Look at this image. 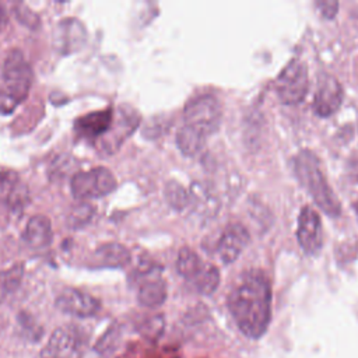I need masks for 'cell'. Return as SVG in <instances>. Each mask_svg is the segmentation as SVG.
Masks as SVG:
<instances>
[{"label": "cell", "mask_w": 358, "mask_h": 358, "mask_svg": "<svg viewBox=\"0 0 358 358\" xmlns=\"http://www.w3.org/2000/svg\"><path fill=\"white\" fill-rule=\"evenodd\" d=\"M85 340L74 326L57 327L42 350V358H83Z\"/></svg>", "instance_id": "52a82bcc"}, {"label": "cell", "mask_w": 358, "mask_h": 358, "mask_svg": "<svg viewBox=\"0 0 358 358\" xmlns=\"http://www.w3.org/2000/svg\"><path fill=\"white\" fill-rule=\"evenodd\" d=\"M95 259L101 266L122 267L130 262V252L122 243L108 242L95 250Z\"/></svg>", "instance_id": "ac0fdd59"}, {"label": "cell", "mask_w": 358, "mask_h": 358, "mask_svg": "<svg viewBox=\"0 0 358 358\" xmlns=\"http://www.w3.org/2000/svg\"><path fill=\"white\" fill-rule=\"evenodd\" d=\"M27 201H28V189L22 183H18L14 192L7 199V203L11 208H21L22 206L27 204Z\"/></svg>", "instance_id": "4316f807"}, {"label": "cell", "mask_w": 358, "mask_h": 358, "mask_svg": "<svg viewBox=\"0 0 358 358\" xmlns=\"http://www.w3.org/2000/svg\"><path fill=\"white\" fill-rule=\"evenodd\" d=\"M32 69L20 49H11L3 64V88L0 91V112L10 113L29 92Z\"/></svg>", "instance_id": "3957f363"}, {"label": "cell", "mask_w": 358, "mask_h": 358, "mask_svg": "<svg viewBox=\"0 0 358 358\" xmlns=\"http://www.w3.org/2000/svg\"><path fill=\"white\" fill-rule=\"evenodd\" d=\"M294 172L299 183L308 190L315 203L329 215L336 217L340 214L341 207L337 196L329 186L319 159L309 150H302L294 158Z\"/></svg>", "instance_id": "7a4b0ae2"}, {"label": "cell", "mask_w": 358, "mask_h": 358, "mask_svg": "<svg viewBox=\"0 0 358 358\" xmlns=\"http://www.w3.org/2000/svg\"><path fill=\"white\" fill-rule=\"evenodd\" d=\"M56 306L77 317H91L101 310V302L95 296L77 288L63 289L56 298Z\"/></svg>", "instance_id": "30bf717a"}, {"label": "cell", "mask_w": 358, "mask_h": 358, "mask_svg": "<svg viewBox=\"0 0 358 358\" xmlns=\"http://www.w3.org/2000/svg\"><path fill=\"white\" fill-rule=\"evenodd\" d=\"M238 329L249 338L262 337L271 320V285L260 270L245 271L228 295Z\"/></svg>", "instance_id": "6da1fadb"}, {"label": "cell", "mask_w": 358, "mask_h": 358, "mask_svg": "<svg viewBox=\"0 0 358 358\" xmlns=\"http://www.w3.org/2000/svg\"><path fill=\"white\" fill-rule=\"evenodd\" d=\"M85 28L78 20L64 18L59 21L55 29L53 43L60 53H71L85 43Z\"/></svg>", "instance_id": "4fadbf2b"}, {"label": "cell", "mask_w": 358, "mask_h": 358, "mask_svg": "<svg viewBox=\"0 0 358 358\" xmlns=\"http://www.w3.org/2000/svg\"><path fill=\"white\" fill-rule=\"evenodd\" d=\"M164 196H165L168 204L178 211L185 210L192 203L190 192H187L185 189V186L175 179L166 182V185L164 187Z\"/></svg>", "instance_id": "44dd1931"}, {"label": "cell", "mask_w": 358, "mask_h": 358, "mask_svg": "<svg viewBox=\"0 0 358 358\" xmlns=\"http://www.w3.org/2000/svg\"><path fill=\"white\" fill-rule=\"evenodd\" d=\"M14 14L15 17L21 21V24L29 27V28H35L39 22V18L24 4H17L14 6Z\"/></svg>", "instance_id": "484cf974"}, {"label": "cell", "mask_w": 358, "mask_h": 358, "mask_svg": "<svg viewBox=\"0 0 358 358\" xmlns=\"http://www.w3.org/2000/svg\"><path fill=\"white\" fill-rule=\"evenodd\" d=\"M204 264L206 262H203L199 257V255L187 246H183L178 253V260H176L178 273L183 278H186L189 282H192L197 277V274L201 271Z\"/></svg>", "instance_id": "d6986e66"}, {"label": "cell", "mask_w": 358, "mask_h": 358, "mask_svg": "<svg viewBox=\"0 0 358 358\" xmlns=\"http://www.w3.org/2000/svg\"><path fill=\"white\" fill-rule=\"evenodd\" d=\"M343 102V88L337 78L330 74H322L317 80L313 96V110L316 115L326 117L333 115Z\"/></svg>", "instance_id": "8fae6325"}, {"label": "cell", "mask_w": 358, "mask_h": 358, "mask_svg": "<svg viewBox=\"0 0 358 358\" xmlns=\"http://www.w3.org/2000/svg\"><path fill=\"white\" fill-rule=\"evenodd\" d=\"M112 122H113V110L109 108V109L90 112L87 115L80 116L74 122V129L83 137L101 138L110 129Z\"/></svg>", "instance_id": "5bb4252c"}, {"label": "cell", "mask_w": 358, "mask_h": 358, "mask_svg": "<svg viewBox=\"0 0 358 358\" xmlns=\"http://www.w3.org/2000/svg\"><path fill=\"white\" fill-rule=\"evenodd\" d=\"M207 136L197 129L183 124L176 131V145L179 151L186 157H196L206 145Z\"/></svg>", "instance_id": "e0dca14e"}, {"label": "cell", "mask_w": 358, "mask_h": 358, "mask_svg": "<svg viewBox=\"0 0 358 358\" xmlns=\"http://www.w3.org/2000/svg\"><path fill=\"white\" fill-rule=\"evenodd\" d=\"M249 241V231L242 224L232 222L227 225L217 243V253L221 262L225 264L235 262L243 252V249L248 246Z\"/></svg>", "instance_id": "7c38bea8"}, {"label": "cell", "mask_w": 358, "mask_h": 358, "mask_svg": "<svg viewBox=\"0 0 358 358\" xmlns=\"http://www.w3.org/2000/svg\"><path fill=\"white\" fill-rule=\"evenodd\" d=\"M183 119L185 124L197 129L203 134H213L222 119L221 102L211 94L197 95L185 105Z\"/></svg>", "instance_id": "277c9868"}, {"label": "cell", "mask_w": 358, "mask_h": 358, "mask_svg": "<svg viewBox=\"0 0 358 358\" xmlns=\"http://www.w3.org/2000/svg\"><path fill=\"white\" fill-rule=\"evenodd\" d=\"M7 24V13L4 10V7L0 4V29Z\"/></svg>", "instance_id": "f1b7e54d"}, {"label": "cell", "mask_w": 358, "mask_h": 358, "mask_svg": "<svg viewBox=\"0 0 358 358\" xmlns=\"http://www.w3.org/2000/svg\"><path fill=\"white\" fill-rule=\"evenodd\" d=\"M169 119L164 115H158L154 116L152 119H150L144 127H143V136L147 138H157L159 137L162 133H165L169 127Z\"/></svg>", "instance_id": "cb8c5ba5"}, {"label": "cell", "mask_w": 358, "mask_h": 358, "mask_svg": "<svg viewBox=\"0 0 358 358\" xmlns=\"http://www.w3.org/2000/svg\"><path fill=\"white\" fill-rule=\"evenodd\" d=\"M190 284L200 294L210 295L217 289V287L220 284V271L214 264L206 263L204 267L201 268V271L197 274V277Z\"/></svg>", "instance_id": "ffe728a7"}, {"label": "cell", "mask_w": 358, "mask_h": 358, "mask_svg": "<svg viewBox=\"0 0 358 358\" xmlns=\"http://www.w3.org/2000/svg\"><path fill=\"white\" fill-rule=\"evenodd\" d=\"M296 238L299 246L306 255H316L323 245L322 221L316 210L310 206H303L298 215Z\"/></svg>", "instance_id": "9c48e42d"}, {"label": "cell", "mask_w": 358, "mask_h": 358, "mask_svg": "<svg viewBox=\"0 0 358 358\" xmlns=\"http://www.w3.org/2000/svg\"><path fill=\"white\" fill-rule=\"evenodd\" d=\"M22 274H24L22 264H15L8 270L0 271V303L11 292H14L18 288L22 280Z\"/></svg>", "instance_id": "603a6c76"}, {"label": "cell", "mask_w": 358, "mask_h": 358, "mask_svg": "<svg viewBox=\"0 0 358 358\" xmlns=\"http://www.w3.org/2000/svg\"><path fill=\"white\" fill-rule=\"evenodd\" d=\"M309 87L306 64L302 60H291L275 78V94L281 103L296 105L303 101Z\"/></svg>", "instance_id": "8992f818"}, {"label": "cell", "mask_w": 358, "mask_h": 358, "mask_svg": "<svg viewBox=\"0 0 358 358\" xmlns=\"http://www.w3.org/2000/svg\"><path fill=\"white\" fill-rule=\"evenodd\" d=\"M22 238L25 243L32 249H45L52 243L53 231L52 222L45 215H34L29 218Z\"/></svg>", "instance_id": "9a60e30c"}, {"label": "cell", "mask_w": 358, "mask_h": 358, "mask_svg": "<svg viewBox=\"0 0 358 358\" xmlns=\"http://www.w3.org/2000/svg\"><path fill=\"white\" fill-rule=\"evenodd\" d=\"M94 215H95V208L92 204L87 201H78L69 210L66 215V222L69 228L78 229L88 225L92 221Z\"/></svg>", "instance_id": "7402d4cb"}, {"label": "cell", "mask_w": 358, "mask_h": 358, "mask_svg": "<svg viewBox=\"0 0 358 358\" xmlns=\"http://www.w3.org/2000/svg\"><path fill=\"white\" fill-rule=\"evenodd\" d=\"M322 14L327 18H331L334 17V14L337 13V8H338V4L336 1H322V3H317Z\"/></svg>", "instance_id": "83f0119b"}, {"label": "cell", "mask_w": 358, "mask_h": 358, "mask_svg": "<svg viewBox=\"0 0 358 358\" xmlns=\"http://www.w3.org/2000/svg\"><path fill=\"white\" fill-rule=\"evenodd\" d=\"M18 175L11 169H0V200H6L18 185Z\"/></svg>", "instance_id": "d4e9b609"}, {"label": "cell", "mask_w": 358, "mask_h": 358, "mask_svg": "<svg viewBox=\"0 0 358 358\" xmlns=\"http://www.w3.org/2000/svg\"><path fill=\"white\" fill-rule=\"evenodd\" d=\"M166 295L168 291L165 281L159 277H151L147 280H141L137 291V301L143 306L157 308L165 302Z\"/></svg>", "instance_id": "2e32d148"}, {"label": "cell", "mask_w": 358, "mask_h": 358, "mask_svg": "<svg viewBox=\"0 0 358 358\" xmlns=\"http://www.w3.org/2000/svg\"><path fill=\"white\" fill-rule=\"evenodd\" d=\"M354 210H355V215H357V220H358V200L354 203Z\"/></svg>", "instance_id": "f546056e"}, {"label": "cell", "mask_w": 358, "mask_h": 358, "mask_svg": "<svg viewBox=\"0 0 358 358\" xmlns=\"http://www.w3.org/2000/svg\"><path fill=\"white\" fill-rule=\"evenodd\" d=\"M140 123V116L134 108L130 105H122L117 109L116 117L113 116V122L110 129L101 137V148L106 154H113L120 144L130 137V134L136 130Z\"/></svg>", "instance_id": "ba28073f"}, {"label": "cell", "mask_w": 358, "mask_h": 358, "mask_svg": "<svg viewBox=\"0 0 358 358\" xmlns=\"http://www.w3.org/2000/svg\"><path fill=\"white\" fill-rule=\"evenodd\" d=\"M115 175L105 166L80 171L71 176L70 187L77 200L103 197L116 189Z\"/></svg>", "instance_id": "5b68a950"}]
</instances>
